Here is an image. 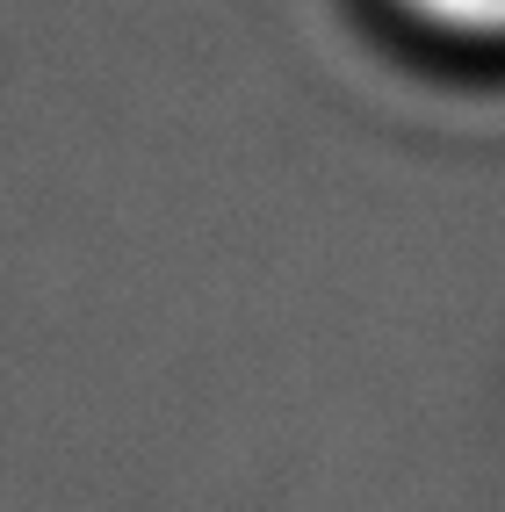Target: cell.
Instances as JSON below:
<instances>
[{
	"label": "cell",
	"instance_id": "cell-1",
	"mask_svg": "<svg viewBox=\"0 0 505 512\" xmlns=\"http://www.w3.org/2000/svg\"><path fill=\"white\" fill-rule=\"evenodd\" d=\"M419 22L448 29V37H469V44H505V0H404Z\"/></svg>",
	"mask_w": 505,
	"mask_h": 512
}]
</instances>
